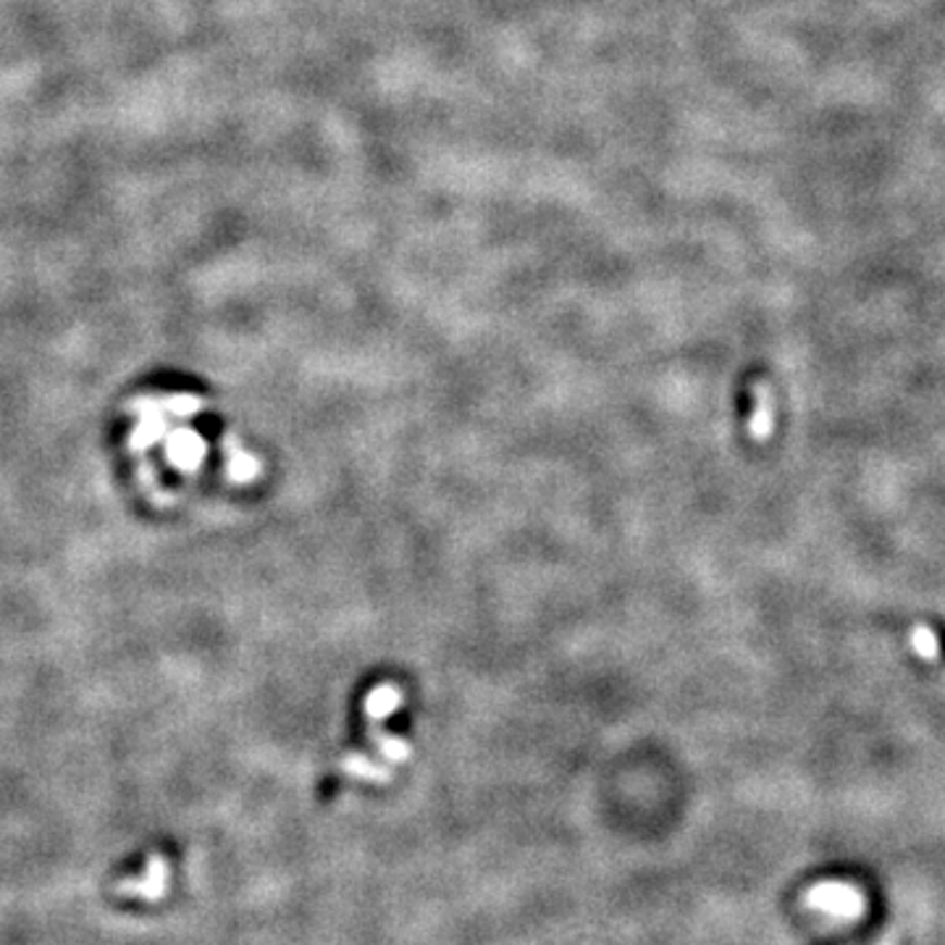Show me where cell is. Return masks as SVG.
<instances>
[{
  "label": "cell",
  "instance_id": "cell-1",
  "mask_svg": "<svg viewBox=\"0 0 945 945\" xmlns=\"http://www.w3.org/2000/svg\"><path fill=\"white\" fill-rule=\"evenodd\" d=\"M402 704H405V691H402L396 683H392V680L374 685L363 702L370 743H374L383 759L392 761V765H405L410 756H413V746H410L405 739L387 733V730L381 728L383 720H387L394 709H400Z\"/></svg>",
  "mask_w": 945,
  "mask_h": 945
},
{
  "label": "cell",
  "instance_id": "cell-2",
  "mask_svg": "<svg viewBox=\"0 0 945 945\" xmlns=\"http://www.w3.org/2000/svg\"><path fill=\"white\" fill-rule=\"evenodd\" d=\"M168 882H172V865H168L166 856L153 854L148 859V865H144L142 874L113 882V893L124 898H140L153 904V900H161L166 896Z\"/></svg>",
  "mask_w": 945,
  "mask_h": 945
},
{
  "label": "cell",
  "instance_id": "cell-3",
  "mask_svg": "<svg viewBox=\"0 0 945 945\" xmlns=\"http://www.w3.org/2000/svg\"><path fill=\"white\" fill-rule=\"evenodd\" d=\"M774 431V392L767 381L752 383V415H748V437L767 441Z\"/></svg>",
  "mask_w": 945,
  "mask_h": 945
},
{
  "label": "cell",
  "instance_id": "cell-4",
  "mask_svg": "<svg viewBox=\"0 0 945 945\" xmlns=\"http://www.w3.org/2000/svg\"><path fill=\"white\" fill-rule=\"evenodd\" d=\"M806 900H809L815 909L841 914V917H848V914L859 911V896H856L848 885H835V882L811 887Z\"/></svg>",
  "mask_w": 945,
  "mask_h": 945
},
{
  "label": "cell",
  "instance_id": "cell-5",
  "mask_svg": "<svg viewBox=\"0 0 945 945\" xmlns=\"http://www.w3.org/2000/svg\"><path fill=\"white\" fill-rule=\"evenodd\" d=\"M342 770L350 772L352 778L370 780V783H389V780H392V770H389V767L378 765V761H374L368 754H363V752L344 754Z\"/></svg>",
  "mask_w": 945,
  "mask_h": 945
},
{
  "label": "cell",
  "instance_id": "cell-6",
  "mask_svg": "<svg viewBox=\"0 0 945 945\" xmlns=\"http://www.w3.org/2000/svg\"><path fill=\"white\" fill-rule=\"evenodd\" d=\"M914 644H917L919 654L928 659L937 657V644H935V635H932L930 628H917V633H914Z\"/></svg>",
  "mask_w": 945,
  "mask_h": 945
}]
</instances>
